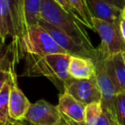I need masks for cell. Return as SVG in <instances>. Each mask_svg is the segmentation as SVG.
Returning a JSON list of instances; mask_svg holds the SVG:
<instances>
[{"label":"cell","mask_w":125,"mask_h":125,"mask_svg":"<svg viewBox=\"0 0 125 125\" xmlns=\"http://www.w3.org/2000/svg\"><path fill=\"white\" fill-rule=\"evenodd\" d=\"M28 27L24 20L21 0H0V37L2 44L8 36L12 38L10 51L14 64L22 57L21 44Z\"/></svg>","instance_id":"obj_1"},{"label":"cell","mask_w":125,"mask_h":125,"mask_svg":"<svg viewBox=\"0 0 125 125\" xmlns=\"http://www.w3.org/2000/svg\"><path fill=\"white\" fill-rule=\"evenodd\" d=\"M71 56L70 54L57 53L45 56L26 55V67L23 72L25 76H45L57 87L59 84L63 87V82L69 78Z\"/></svg>","instance_id":"obj_2"},{"label":"cell","mask_w":125,"mask_h":125,"mask_svg":"<svg viewBox=\"0 0 125 125\" xmlns=\"http://www.w3.org/2000/svg\"><path fill=\"white\" fill-rule=\"evenodd\" d=\"M41 18L62 30L77 44L90 50H95L82 23L55 0H42Z\"/></svg>","instance_id":"obj_3"},{"label":"cell","mask_w":125,"mask_h":125,"mask_svg":"<svg viewBox=\"0 0 125 125\" xmlns=\"http://www.w3.org/2000/svg\"><path fill=\"white\" fill-rule=\"evenodd\" d=\"M96 82L101 93V104L104 111L112 119H116V98L122 90L118 86L115 74L112 57L101 58L95 62Z\"/></svg>","instance_id":"obj_4"},{"label":"cell","mask_w":125,"mask_h":125,"mask_svg":"<svg viewBox=\"0 0 125 125\" xmlns=\"http://www.w3.org/2000/svg\"><path fill=\"white\" fill-rule=\"evenodd\" d=\"M22 57L27 54L35 56H45L50 54H68L53 40L51 34L41 26L30 27L24 35L21 44Z\"/></svg>","instance_id":"obj_5"},{"label":"cell","mask_w":125,"mask_h":125,"mask_svg":"<svg viewBox=\"0 0 125 125\" xmlns=\"http://www.w3.org/2000/svg\"><path fill=\"white\" fill-rule=\"evenodd\" d=\"M119 22L111 23L93 18L94 31L99 33L101 40L100 45L97 48L101 58H108L125 52V40L121 33Z\"/></svg>","instance_id":"obj_6"},{"label":"cell","mask_w":125,"mask_h":125,"mask_svg":"<svg viewBox=\"0 0 125 125\" xmlns=\"http://www.w3.org/2000/svg\"><path fill=\"white\" fill-rule=\"evenodd\" d=\"M39 25L41 26L43 28H45L50 33L51 36L53 38V40L57 42V45L60 47H62L64 51H66L70 56L92 58L94 60V62H96L99 59H101L100 55L98 52V49L90 50L83 45H79L76 42L74 41L69 35L63 33L62 30L52 25L51 23L44 21L43 19L40 20Z\"/></svg>","instance_id":"obj_7"},{"label":"cell","mask_w":125,"mask_h":125,"mask_svg":"<svg viewBox=\"0 0 125 125\" xmlns=\"http://www.w3.org/2000/svg\"><path fill=\"white\" fill-rule=\"evenodd\" d=\"M63 93L70 94L72 97L85 105L92 103L101 102V93L96 82V79L80 80L69 78L63 82Z\"/></svg>","instance_id":"obj_8"},{"label":"cell","mask_w":125,"mask_h":125,"mask_svg":"<svg viewBox=\"0 0 125 125\" xmlns=\"http://www.w3.org/2000/svg\"><path fill=\"white\" fill-rule=\"evenodd\" d=\"M25 119L31 125H62L63 116L57 106L41 99L31 104Z\"/></svg>","instance_id":"obj_9"},{"label":"cell","mask_w":125,"mask_h":125,"mask_svg":"<svg viewBox=\"0 0 125 125\" xmlns=\"http://www.w3.org/2000/svg\"><path fill=\"white\" fill-rule=\"evenodd\" d=\"M11 78L12 87L10 96V116L15 121H20L26 118L32 104L18 87L15 64L13 62L11 66Z\"/></svg>","instance_id":"obj_10"},{"label":"cell","mask_w":125,"mask_h":125,"mask_svg":"<svg viewBox=\"0 0 125 125\" xmlns=\"http://www.w3.org/2000/svg\"><path fill=\"white\" fill-rule=\"evenodd\" d=\"M59 111L66 117L79 123L85 124L86 106L70 94L62 93L59 95L58 104Z\"/></svg>","instance_id":"obj_11"},{"label":"cell","mask_w":125,"mask_h":125,"mask_svg":"<svg viewBox=\"0 0 125 125\" xmlns=\"http://www.w3.org/2000/svg\"><path fill=\"white\" fill-rule=\"evenodd\" d=\"M86 3L92 18L111 23H117L120 21L123 11L104 0H86Z\"/></svg>","instance_id":"obj_12"},{"label":"cell","mask_w":125,"mask_h":125,"mask_svg":"<svg viewBox=\"0 0 125 125\" xmlns=\"http://www.w3.org/2000/svg\"><path fill=\"white\" fill-rule=\"evenodd\" d=\"M69 73L72 78L89 80L95 78L96 64L94 59L71 56Z\"/></svg>","instance_id":"obj_13"},{"label":"cell","mask_w":125,"mask_h":125,"mask_svg":"<svg viewBox=\"0 0 125 125\" xmlns=\"http://www.w3.org/2000/svg\"><path fill=\"white\" fill-rule=\"evenodd\" d=\"M113 121L115 120L104 111L101 102L92 103L86 106L85 125H111Z\"/></svg>","instance_id":"obj_14"},{"label":"cell","mask_w":125,"mask_h":125,"mask_svg":"<svg viewBox=\"0 0 125 125\" xmlns=\"http://www.w3.org/2000/svg\"><path fill=\"white\" fill-rule=\"evenodd\" d=\"M42 0H21L22 14L28 29L38 25L41 18Z\"/></svg>","instance_id":"obj_15"},{"label":"cell","mask_w":125,"mask_h":125,"mask_svg":"<svg viewBox=\"0 0 125 125\" xmlns=\"http://www.w3.org/2000/svg\"><path fill=\"white\" fill-rule=\"evenodd\" d=\"M112 59L113 63H114L116 82L121 88L122 92L125 93V62L123 57V53L113 56Z\"/></svg>","instance_id":"obj_16"},{"label":"cell","mask_w":125,"mask_h":125,"mask_svg":"<svg viewBox=\"0 0 125 125\" xmlns=\"http://www.w3.org/2000/svg\"><path fill=\"white\" fill-rule=\"evenodd\" d=\"M116 119L118 125H125V93L116 95Z\"/></svg>","instance_id":"obj_17"},{"label":"cell","mask_w":125,"mask_h":125,"mask_svg":"<svg viewBox=\"0 0 125 125\" xmlns=\"http://www.w3.org/2000/svg\"><path fill=\"white\" fill-rule=\"evenodd\" d=\"M55 1L57 3V4H59V5L62 6V7L63 8V9H64L65 10L68 11V12H69V13H70L71 15H73V16H75V17L76 18V19L79 21L78 16H77L76 12L75 11L74 8L72 7L71 4L70 3V1H69V0H55Z\"/></svg>","instance_id":"obj_18"},{"label":"cell","mask_w":125,"mask_h":125,"mask_svg":"<svg viewBox=\"0 0 125 125\" xmlns=\"http://www.w3.org/2000/svg\"><path fill=\"white\" fill-rule=\"evenodd\" d=\"M104 1L115 6L121 11H123V10L125 9V0H104Z\"/></svg>","instance_id":"obj_19"},{"label":"cell","mask_w":125,"mask_h":125,"mask_svg":"<svg viewBox=\"0 0 125 125\" xmlns=\"http://www.w3.org/2000/svg\"><path fill=\"white\" fill-rule=\"evenodd\" d=\"M119 27H120V30H121V33L125 40V18L123 16H121V19H120Z\"/></svg>","instance_id":"obj_20"},{"label":"cell","mask_w":125,"mask_h":125,"mask_svg":"<svg viewBox=\"0 0 125 125\" xmlns=\"http://www.w3.org/2000/svg\"><path fill=\"white\" fill-rule=\"evenodd\" d=\"M8 125H31V124H30L26 119H23V120H20V121L12 120Z\"/></svg>","instance_id":"obj_21"},{"label":"cell","mask_w":125,"mask_h":125,"mask_svg":"<svg viewBox=\"0 0 125 125\" xmlns=\"http://www.w3.org/2000/svg\"><path fill=\"white\" fill-rule=\"evenodd\" d=\"M63 116V115H62ZM65 117V119L67 120V122H68V123L70 125H85V124H82V123H76V122H75V121H73V120H71V119H70V118H68V117H66V116H64Z\"/></svg>","instance_id":"obj_22"},{"label":"cell","mask_w":125,"mask_h":125,"mask_svg":"<svg viewBox=\"0 0 125 125\" xmlns=\"http://www.w3.org/2000/svg\"><path fill=\"white\" fill-rule=\"evenodd\" d=\"M62 125H70V124H69V123H68V122H67V120L65 119L64 116H63V121H62Z\"/></svg>","instance_id":"obj_23"},{"label":"cell","mask_w":125,"mask_h":125,"mask_svg":"<svg viewBox=\"0 0 125 125\" xmlns=\"http://www.w3.org/2000/svg\"><path fill=\"white\" fill-rule=\"evenodd\" d=\"M122 16H123V17L125 18V9L123 10V13H122Z\"/></svg>","instance_id":"obj_24"},{"label":"cell","mask_w":125,"mask_h":125,"mask_svg":"<svg viewBox=\"0 0 125 125\" xmlns=\"http://www.w3.org/2000/svg\"><path fill=\"white\" fill-rule=\"evenodd\" d=\"M123 59H124V62H125V52H123Z\"/></svg>","instance_id":"obj_25"},{"label":"cell","mask_w":125,"mask_h":125,"mask_svg":"<svg viewBox=\"0 0 125 125\" xmlns=\"http://www.w3.org/2000/svg\"><path fill=\"white\" fill-rule=\"evenodd\" d=\"M116 123V121H113L112 123H111V125H115V123Z\"/></svg>","instance_id":"obj_26"},{"label":"cell","mask_w":125,"mask_h":125,"mask_svg":"<svg viewBox=\"0 0 125 125\" xmlns=\"http://www.w3.org/2000/svg\"><path fill=\"white\" fill-rule=\"evenodd\" d=\"M115 125H118V124H117V123H115Z\"/></svg>","instance_id":"obj_27"}]
</instances>
